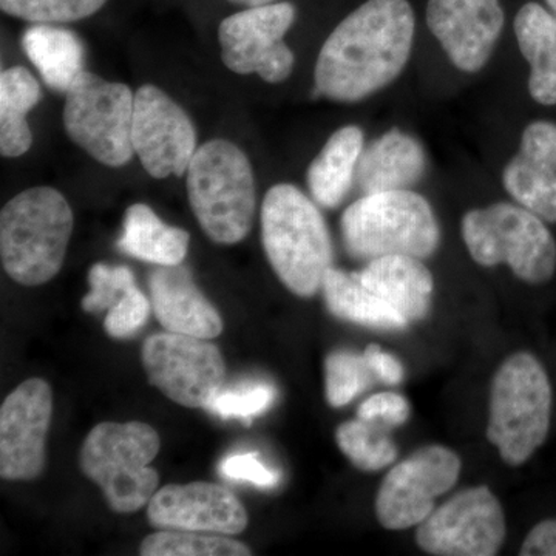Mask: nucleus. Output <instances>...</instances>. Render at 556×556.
Listing matches in <instances>:
<instances>
[{"mask_svg": "<svg viewBox=\"0 0 556 556\" xmlns=\"http://www.w3.org/2000/svg\"><path fill=\"white\" fill-rule=\"evenodd\" d=\"M427 170V155L419 139L405 131L388 130L362 152L356 172L364 195L413 188Z\"/></svg>", "mask_w": 556, "mask_h": 556, "instance_id": "obj_19", "label": "nucleus"}, {"mask_svg": "<svg viewBox=\"0 0 556 556\" xmlns=\"http://www.w3.org/2000/svg\"><path fill=\"white\" fill-rule=\"evenodd\" d=\"M415 42L408 0H368L325 40L314 79L317 94L357 102L386 89L404 72Z\"/></svg>", "mask_w": 556, "mask_h": 556, "instance_id": "obj_1", "label": "nucleus"}, {"mask_svg": "<svg viewBox=\"0 0 556 556\" xmlns=\"http://www.w3.org/2000/svg\"><path fill=\"white\" fill-rule=\"evenodd\" d=\"M294 21L295 9L289 2L252 7L226 17L218 28L226 67L239 75L257 73L269 84L287 80L295 60L283 38Z\"/></svg>", "mask_w": 556, "mask_h": 556, "instance_id": "obj_12", "label": "nucleus"}, {"mask_svg": "<svg viewBox=\"0 0 556 556\" xmlns=\"http://www.w3.org/2000/svg\"><path fill=\"white\" fill-rule=\"evenodd\" d=\"M141 361L150 383L182 407L206 408L225 387V358L206 339L160 332L146 340Z\"/></svg>", "mask_w": 556, "mask_h": 556, "instance_id": "obj_10", "label": "nucleus"}, {"mask_svg": "<svg viewBox=\"0 0 556 556\" xmlns=\"http://www.w3.org/2000/svg\"><path fill=\"white\" fill-rule=\"evenodd\" d=\"M90 292L83 299L86 313H102L119 302V299L134 288L135 276L127 266L104 265L97 263L89 273Z\"/></svg>", "mask_w": 556, "mask_h": 556, "instance_id": "obj_33", "label": "nucleus"}, {"mask_svg": "<svg viewBox=\"0 0 556 556\" xmlns=\"http://www.w3.org/2000/svg\"><path fill=\"white\" fill-rule=\"evenodd\" d=\"M340 228L348 254L368 263L387 255L428 258L441 241L433 207L409 189L362 197L343 212Z\"/></svg>", "mask_w": 556, "mask_h": 556, "instance_id": "obj_4", "label": "nucleus"}, {"mask_svg": "<svg viewBox=\"0 0 556 556\" xmlns=\"http://www.w3.org/2000/svg\"><path fill=\"white\" fill-rule=\"evenodd\" d=\"M160 447V434L149 424L102 422L87 434L79 467L100 486L113 511L135 514L159 490V471L149 464Z\"/></svg>", "mask_w": 556, "mask_h": 556, "instance_id": "obj_7", "label": "nucleus"}, {"mask_svg": "<svg viewBox=\"0 0 556 556\" xmlns=\"http://www.w3.org/2000/svg\"><path fill=\"white\" fill-rule=\"evenodd\" d=\"M460 457L442 445L416 450L390 471L376 497V517L388 530L419 526L434 510L439 496L459 479Z\"/></svg>", "mask_w": 556, "mask_h": 556, "instance_id": "obj_13", "label": "nucleus"}, {"mask_svg": "<svg viewBox=\"0 0 556 556\" xmlns=\"http://www.w3.org/2000/svg\"><path fill=\"white\" fill-rule=\"evenodd\" d=\"M22 49L51 90L67 93L84 72V47L75 33L36 24L22 36Z\"/></svg>", "mask_w": 556, "mask_h": 556, "instance_id": "obj_24", "label": "nucleus"}, {"mask_svg": "<svg viewBox=\"0 0 556 556\" xmlns=\"http://www.w3.org/2000/svg\"><path fill=\"white\" fill-rule=\"evenodd\" d=\"M149 289L152 311L166 331L206 340L222 334V316L186 266H160L150 274Z\"/></svg>", "mask_w": 556, "mask_h": 556, "instance_id": "obj_18", "label": "nucleus"}, {"mask_svg": "<svg viewBox=\"0 0 556 556\" xmlns=\"http://www.w3.org/2000/svg\"><path fill=\"white\" fill-rule=\"evenodd\" d=\"M506 538V518L485 485L457 492L417 529V546L438 556H493Z\"/></svg>", "mask_w": 556, "mask_h": 556, "instance_id": "obj_11", "label": "nucleus"}, {"mask_svg": "<svg viewBox=\"0 0 556 556\" xmlns=\"http://www.w3.org/2000/svg\"><path fill=\"white\" fill-rule=\"evenodd\" d=\"M190 236L185 229L161 222L148 204L127 208L118 248L130 257L159 266H177L185 262Z\"/></svg>", "mask_w": 556, "mask_h": 556, "instance_id": "obj_23", "label": "nucleus"}, {"mask_svg": "<svg viewBox=\"0 0 556 556\" xmlns=\"http://www.w3.org/2000/svg\"><path fill=\"white\" fill-rule=\"evenodd\" d=\"M463 239L478 265H507L530 285L555 276L556 243L544 219L511 203L473 208L463 218Z\"/></svg>", "mask_w": 556, "mask_h": 556, "instance_id": "obj_8", "label": "nucleus"}, {"mask_svg": "<svg viewBox=\"0 0 556 556\" xmlns=\"http://www.w3.org/2000/svg\"><path fill=\"white\" fill-rule=\"evenodd\" d=\"M552 387L533 354L517 353L493 376L486 439L508 466H522L546 442Z\"/></svg>", "mask_w": 556, "mask_h": 556, "instance_id": "obj_6", "label": "nucleus"}, {"mask_svg": "<svg viewBox=\"0 0 556 556\" xmlns=\"http://www.w3.org/2000/svg\"><path fill=\"white\" fill-rule=\"evenodd\" d=\"M547 5L551 7V10L556 14V0H546Z\"/></svg>", "mask_w": 556, "mask_h": 556, "instance_id": "obj_41", "label": "nucleus"}, {"mask_svg": "<svg viewBox=\"0 0 556 556\" xmlns=\"http://www.w3.org/2000/svg\"><path fill=\"white\" fill-rule=\"evenodd\" d=\"M150 311L152 302L135 285L108 311L105 332L112 339H129L148 324Z\"/></svg>", "mask_w": 556, "mask_h": 556, "instance_id": "obj_34", "label": "nucleus"}, {"mask_svg": "<svg viewBox=\"0 0 556 556\" xmlns=\"http://www.w3.org/2000/svg\"><path fill=\"white\" fill-rule=\"evenodd\" d=\"M519 50L529 62V93L543 105L556 104V16L535 2L515 20Z\"/></svg>", "mask_w": 556, "mask_h": 556, "instance_id": "obj_21", "label": "nucleus"}, {"mask_svg": "<svg viewBox=\"0 0 556 556\" xmlns=\"http://www.w3.org/2000/svg\"><path fill=\"white\" fill-rule=\"evenodd\" d=\"M321 292L329 313L342 320L379 329L408 327V321L396 309L365 287L358 273L328 269L321 283Z\"/></svg>", "mask_w": 556, "mask_h": 556, "instance_id": "obj_25", "label": "nucleus"}, {"mask_svg": "<svg viewBox=\"0 0 556 556\" xmlns=\"http://www.w3.org/2000/svg\"><path fill=\"white\" fill-rule=\"evenodd\" d=\"M364 357L372 375L380 382L387 383V386H399L404 379V367L401 362L379 345H369L364 351Z\"/></svg>", "mask_w": 556, "mask_h": 556, "instance_id": "obj_38", "label": "nucleus"}, {"mask_svg": "<svg viewBox=\"0 0 556 556\" xmlns=\"http://www.w3.org/2000/svg\"><path fill=\"white\" fill-rule=\"evenodd\" d=\"M365 287L371 289L405 320H422L430 311L434 280L422 260L412 255H387L372 260L362 270Z\"/></svg>", "mask_w": 556, "mask_h": 556, "instance_id": "obj_20", "label": "nucleus"}, {"mask_svg": "<svg viewBox=\"0 0 556 556\" xmlns=\"http://www.w3.org/2000/svg\"><path fill=\"white\" fill-rule=\"evenodd\" d=\"M262 240L274 273L299 298H313L332 268V243L316 204L295 186H273L262 206Z\"/></svg>", "mask_w": 556, "mask_h": 556, "instance_id": "obj_2", "label": "nucleus"}, {"mask_svg": "<svg viewBox=\"0 0 556 556\" xmlns=\"http://www.w3.org/2000/svg\"><path fill=\"white\" fill-rule=\"evenodd\" d=\"M340 452L364 471L382 470L397 457V447L375 422L348 420L336 431Z\"/></svg>", "mask_w": 556, "mask_h": 556, "instance_id": "obj_29", "label": "nucleus"}, {"mask_svg": "<svg viewBox=\"0 0 556 556\" xmlns=\"http://www.w3.org/2000/svg\"><path fill=\"white\" fill-rule=\"evenodd\" d=\"M230 2L241 3V5L252 9V7L269 5V3H273V0H230Z\"/></svg>", "mask_w": 556, "mask_h": 556, "instance_id": "obj_40", "label": "nucleus"}, {"mask_svg": "<svg viewBox=\"0 0 556 556\" xmlns=\"http://www.w3.org/2000/svg\"><path fill=\"white\" fill-rule=\"evenodd\" d=\"M427 24L456 68L478 73L504 28L500 0H428Z\"/></svg>", "mask_w": 556, "mask_h": 556, "instance_id": "obj_16", "label": "nucleus"}, {"mask_svg": "<svg viewBox=\"0 0 556 556\" xmlns=\"http://www.w3.org/2000/svg\"><path fill=\"white\" fill-rule=\"evenodd\" d=\"M521 556H556V519L533 527L522 543Z\"/></svg>", "mask_w": 556, "mask_h": 556, "instance_id": "obj_39", "label": "nucleus"}, {"mask_svg": "<svg viewBox=\"0 0 556 556\" xmlns=\"http://www.w3.org/2000/svg\"><path fill=\"white\" fill-rule=\"evenodd\" d=\"M276 388L269 383H243V386L225 388L208 402L206 409L223 419H244L251 422L255 416L268 412L276 401Z\"/></svg>", "mask_w": 556, "mask_h": 556, "instance_id": "obj_32", "label": "nucleus"}, {"mask_svg": "<svg viewBox=\"0 0 556 556\" xmlns=\"http://www.w3.org/2000/svg\"><path fill=\"white\" fill-rule=\"evenodd\" d=\"M53 416V391L43 379L21 383L0 408V477L31 481L46 467L47 433Z\"/></svg>", "mask_w": 556, "mask_h": 556, "instance_id": "obj_15", "label": "nucleus"}, {"mask_svg": "<svg viewBox=\"0 0 556 556\" xmlns=\"http://www.w3.org/2000/svg\"><path fill=\"white\" fill-rule=\"evenodd\" d=\"M150 525L163 530L239 535L248 527L247 508L225 486L211 482L169 484L148 504Z\"/></svg>", "mask_w": 556, "mask_h": 556, "instance_id": "obj_17", "label": "nucleus"}, {"mask_svg": "<svg viewBox=\"0 0 556 556\" xmlns=\"http://www.w3.org/2000/svg\"><path fill=\"white\" fill-rule=\"evenodd\" d=\"M519 153L556 167V124L551 121L529 124L522 131Z\"/></svg>", "mask_w": 556, "mask_h": 556, "instance_id": "obj_37", "label": "nucleus"}, {"mask_svg": "<svg viewBox=\"0 0 556 556\" xmlns=\"http://www.w3.org/2000/svg\"><path fill=\"white\" fill-rule=\"evenodd\" d=\"M504 188L519 206L556 223V167L518 153L504 169Z\"/></svg>", "mask_w": 556, "mask_h": 556, "instance_id": "obj_27", "label": "nucleus"}, {"mask_svg": "<svg viewBox=\"0 0 556 556\" xmlns=\"http://www.w3.org/2000/svg\"><path fill=\"white\" fill-rule=\"evenodd\" d=\"M327 401L331 407H345L372 383L375 375L369 369L364 354L336 351L325 361Z\"/></svg>", "mask_w": 556, "mask_h": 556, "instance_id": "obj_30", "label": "nucleus"}, {"mask_svg": "<svg viewBox=\"0 0 556 556\" xmlns=\"http://www.w3.org/2000/svg\"><path fill=\"white\" fill-rule=\"evenodd\" d=\"M223 533L163 530L142 541V556H249L251 548Z\"/></svg>", "mask_w": 556, "mask_h": 556, "instance_id": "obj_28", "label": "nucleus"}, {"mask_svg": "<svg viewBox=\"0 0 556 556\" xmlns=\"http://www.w3.org/2000/svg\"><path fill=\"white\" fill-rule=\"evenodd\" d=\"M108 0H0L9 16L31 24H67L93 16Z\"/></svg>", "mask_w": 556, "mask_h": 556, "instance_id": "obj_31", "label": "nucleus"}, {"mask_svg": "<svg viewBox=\"0 0 556 556\" xmlns=\"http://www.w3.org/2000/svg\"><path fill=\"white\" fill-rule=\"evenodd\" d=\"M358 419L368 422L386 424L388 427H399L407 422L409 417V405L407 399L397 393H378L368 397L358 407Z\"/></svg>", "mask_w": 556, "mask_h": 556, "instance_id": "obj_36", "label": "nucleus"}, {"mask_svg": "<svg viewBox=\"0 0 556 556\" xmlns=\"http://www.w3.org/2000/svg\"><path fill=\"white\" fill-rule=\"evenodd\" d=\"M73 223L72 207L60 190L39 186L10 200L0 214V257L10 278L39 287L56 277Z\"/></svg>", "mask_w": 556, "mask_h": 556, "instance_id": "obj_3", "label": "nucleus"}, {"mask_svg": "<svg viewBox=\"0 0 556 556\" xmlns=\"http://www.w3.org/2000/svg\"><path fill=\"white\" fill-rule=\"evenodd\" d=\"M219 475L232 481H244L249 484L273 489L280 482V473L266 467L260 460L258 453H239L226 457L218 467Z\"/></svg>", "mask_w": 556, "mask_h": 556, "instance_id": "obj_35", "label": "nucleus"}, {"mask_svg": "<svg viewBox=\"0 0 556 556\" xmlns=\"http://www.w3.org/2000/svg\"><path fill=\"white\" fill-rule=\"evenodd\" d=\"M65 94L64 127L68 138L104 166H126L135 155V94L129 87L84 70Z\"/></svg>", "mask_w": 556, "mask_h": 556, "instance_id": "obj_9", "label": "nucleus"}, {"mask_svg": "<svg viewBox=\"0 0 556 556\" xmlns=\"http://www.w3.org/2000/svg\"><path fill=\"white\" fill-rule=\"evenodd\" d=\"M190 207L201 229L218 244L247 239L254 222L255 179L247 153L226 139L197 149L188 169Z\"/></svg>", "mask_w": 556, "mask_h": 556, "instance_id": "obj_5", "label": "nucleus"}, {"mask_svg": "<svg viewBox=\"0 0 556 556\" xmlns=\"http://www.w3.org/2000/svg\"><path fill=\"white\" fill-rule=\"evenodd\" d=\"M131 144L150 177H182L197 152L195 126L169 94L142 86L135 93Z\"/></svg>", "mask_w": 556, "mask_h": 556, "instance_id": "obj_14", "label": "nucleus"}, {"mask_svg": "<svg viewBox=\"0 0 556 556\" xmlns=\"http://www.w3.org/2000/svg\"><path fill=\"white\" fill-rule=\"evenodd\" d=\"M40 86L25 67L3 70L0 75V153L7 159L25 155L33 134L27 115L38 105Z\"/></svg>", "mask_w": 556, "mask_h": 556, "instance_id": "obj_26", "label": "nucleus"}, {"mask_svg": "<svg viewBox=\"0 0 556 556\" xmlns=\"http://www.w3.org/2000/svg\"><path fill=\"white\" fill-rule=\"evenodd\" d=\"M364 144V131L357 126L342 127L329 137L306 172L311 195L318 206L334 208L345 200L356 177Z\"/></svg>", "mask_w": 556, "mask_h": 556, "instance_id": "obj_22", "label": "nucleus"}]
</instances>
